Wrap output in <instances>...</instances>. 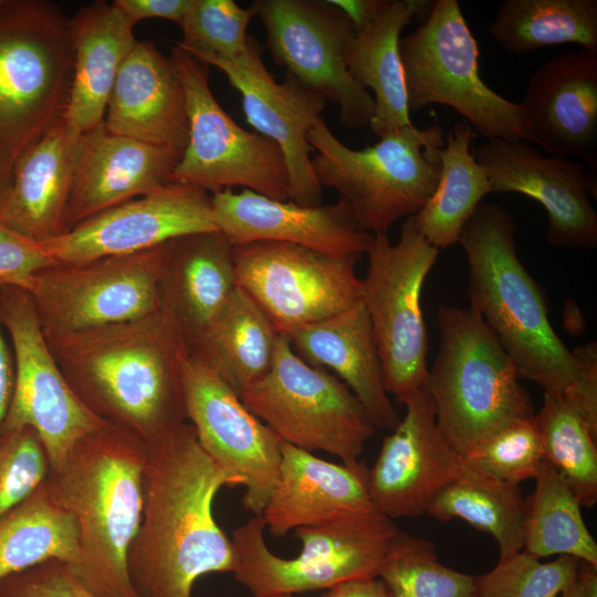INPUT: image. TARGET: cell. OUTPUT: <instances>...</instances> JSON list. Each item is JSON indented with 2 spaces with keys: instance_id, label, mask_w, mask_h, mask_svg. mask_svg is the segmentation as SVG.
<instances>
[{
  "instance_id": "7bdbcfd3",
  "label": "cell",
  "mask_w": 597,
  "mask_h": 597,
  "mask_svg": "<svg viewBox=\"0 0 597 597\" xmlns=\"http://www.w3.org/2000/svg\"><path fill=\"white\" fill-rule=\"evenodd\" d=\"M49 473V457L34 429L0 430V517L43 484Z\"/></svg>"
},
{
  "instance_id": "74e56055",
  "label": "cell",
  "mask_w": 597,
  "mask_h": 597,
  "mask_svg": "<svg viewBox=\"0 0 597 597\" xmlns=\"http://www.w3.org/2000/svg\"><path fill=\"white\" fill-rule=\"evenodd\" d=\"M534 419L545 461L565 480L579 504L597 503V434L561 395L544 394Z\"/></svg>"
},
{
  "instance_id": "bcb514c9",
  "label": "cell",
  "mask_w": 597,
  "mask_h": 597,
  "mask_svg": "<svg viewBox=\"0 0 597 597\" xmlns=\"http://www.w3.org/2000/svg\"><path fill=\"white\" fill-rule=\"evenodd\" d=\"M572 354L578 364V376L561 396L597 434V344L589 342L574 348Z\"/></svg>"
},
{
  "instance_id": "f907efd6",
  "label": "cell",
  "mask_w": 597,
  "mask_h": 597,
  "mask_svg": "<svg viewBox=\"0 0 597 597\" xmlns=\"http://www.w3.org/2000/svg\"><path fill=\"white\" fill-rule=\"evenodd\" d=\"M333 2L348 14L357 31L387 3V0H333Z\"/></svg>"
},
{
  "instance_id": "1f68e13d",
  "label": "cell",
  "mask_w": 597,
  "mask_h": 597,
  "mask_svg": "<svg viewBox=\"0 0 597 597\" xmlns=\"http://www.w3.org/2000/svg\"><path fill=\"white\" fill-rule=\"evenodd\" d=\"M279 336L269 317L238 286L210 326L188 346L240 397L269 371Z\"/></svg>"
},
{
  "instance_id": "9c48e42d",
  "label": "cell",
  "mask_w": 597,
  "mask_h": 597,
  "mask_svg": "<svg viewBox=\"0 0 597 597\" xmlns=\"http://www.w3.org/2000/svg\"><path fill=\"white\" fill-rule=\"evenodd\" d=\"M399 51L409 112L442 104L486 139L530 142L522 104L482 80L479 45L457 0L434 1L425 22L400 39Z\"/></svg>"
},
{
  "instance_id": "f546056e",
  "label": "cell",
  "mask_w": 597,
  "mask_h": 597,
  "mask_svg": "<svg viewBox=\"0 0 597 597\" xmlns=\"http://www.w3.org/2000/svg\"><path fill=\"white\" fill-rule=\"evenodd\" d=\"M433 2L387 0L347 42L343 59L350 77L375 95L369 122L379 138L412 125L408 108L399 42L400 33L416 15L429 13Z\"/></svg>"
},
{
  "instance_id": "6da1fadb",
  "label": "cell",
  "mask_w": 597,
  "mask_h": 597,
  "mask_svg": "<svg viewBox=\"0 0 597 597\" xmlns=\"http://www.w3.org/2000/svg\"><path fill=\"white\" fill-rule=\"evenodd\" d=\"M233 480L184 422L149 442L144 505L126 570L136 597H191L209 573H232L231 538L213 516V501Z\"/></svg>"
},
{
  "instance_id": "ee69618b",
  "label": "cell",
  "mask_w": 597,
  "mask_h": 597,
  "mask_svg": "<svg viewBox=\"0 0 597 597\" xmlns=\"http://www.w3.org/2000/svg\"><path fill=\"white\" fill-rule=\"evenodd\" d=\"M0 597H97L73 574L70 565L50 559L0 580Z\"/></svg>"
},
{
  "instance_id": "44dd1931",
  "label": "cell",
  "mask_w": 597,
  "mask_h": 597,
  "mask_svg": "<svg viewBox=\"0 0 597 597\" xmlns=\"http://www.w3.org/2000/svg\"><path fill=\"white\" fill-rule=\"evenodd\" d=\"M406 411L383 440L368 469L373 505L391 520L427 513L436 495L462 469L460 454L441 433L422 387L402 402Z\"/></svg>"
},
{
  "instance_id": "e575fe53",
  "label": "cell",
  "mask_w": 597,
  "mask_h": 597,
  "mask_svg": "<svg viewBox=\"0 0 597 597\" xmlns=\"http://www.w3.org/2000/svg\"><path fill=\"white\" fill-rule=\"evenodd\" d=\"M527 498L519 485L488 476L462 464L457 476L432 500L427 513L439 521L460 519L490 534L500 558L524 546Z\"/></svg>"
},
{
  "instance_id": "277c9868",
  "label": "cell",
  "mask_w": 597,
  "mask_h": 597,
  "mask_svg": "<svg viewBox=\"0 0 597 597\" xmlns=\"http://www.w3.org/2000/svg\"><path fill=\"white\" fill-rule=\"evenodd\" d=\"M515 222L503 207L480 203L463 227L470 310L490 328L521 378L563 395L578 376L572 350L553 329L545 296L517 255Z\"/></svg>"
},
{
  "instance_id": "7c38bea8",
  "label": "cell",
  "mask_w": 597,
  "mask_h": 597,
  "mask_svg": "<svg viewBox=\"0 0 597 597\" xmlns=\"http://www.w3.org/2000/svg\"><path fill=\"white\" fill-rule=\"evenodd\" d=\"M181 78L188 116V142L170 184L207 192L243 187L272 199L289 200L284 156L270 138L238 125L209 85L208 65L178 45L169 55Z\"/></svg>"
},
{
  "instance_id": "8992f818",
  "label": "cell",
  "mask_w": 597,
  "mask_h": 597,
  "mask_svg": "<svg viewBox=\"0 0 597 597\" xmlns=\"http://www.w3.org/2000/svg\"><path fill=\"white\" fill-rule=\"evenodd\" d=\"M446 130L438 124L400 128L363 149L343 144L321 117L306 135L317 154L312 168L321 187L335 189L360 230L387 233L418 213L432 196L441 169Z\"/></svg>"
},
{
  "instance_id": "484cf974",
  "label": "cell",
  "mask_w": 597,
  "mask_h": 597,
  "mask_svg": "<svg viewBox=\"0 0 597 597\" xmlns=\"http://www.w3.org/2000/svg\"><path fill=\"white\" fill-rule=\"evenodd\" d=\"M277 480L260 515L271 535L283 537L343 513L375 509L364 462H329L281 440Z\"/></svg>"
},
{
  "instance_id": "836d02e7",
  "label": "cell",
  "mask_w": 597,
  "mask_h": 597,
  "mask_svg": "<svg viewBox=\"0 0 597 597\" xmlns=\"http://www.w3.org/2000/svg\"><path fill=\"white\" fill-rule=\"evenodd\" d=\"M78 557V524L46 481L0 517V580L50 559L73 568Z\"/></svg>"
},
{
  "instance_id": "c3c4849f",
  "label": "cell",
  "mask_w": 597,
  "mask_h": 597,
  "mask_svg": "<svg viewBox=\"0 0 597 597\" xmlns=\"http://www.w3.org/2000/svg\"><path fill=\"white\" fill-rule=\"evenodd\" d=\"M2 328L0 322V429L12 398L15 379L13 353L9 348Z\"/></svg>"
},
{
  "instance_id": "52a82bcc",
  "label": "cell",
  "mask_w": 597,
  "mask_h": 597,
  "mask_svg": "<svg viewBox=\"0 0 597 597\" xmlns=\"http://www.w3.org/2000/svg\"><path fill=\"white\" fill-rule=\"evenodd\" d=\"M71 18L46 0H0V155L15 161L65 113Z\"/></svg>"
},
{
  "instance_id": "b9f144b4",
  "label": "cell",
  "mask_w": 597,
  "mask_h": 597,
  "mask_svg": "<svg viewBox=\"0 0 597 597\" xmlns=\"http://www.w3.org/2000/svg\"><path fill=\"white\" fill-rule=\"evenodd\" d=\"M579 563L570 556L543 563L522 549L475 576L474 597H557L577 578Z\"/></svg>"
},
{
  "instance_id": "9a60e30c",
  "label": "cell",
  "mask_w": 597,
  "mask_h": 597,
  "mask_svg": "<svg viewBox=\"0 0 597 597\" xmlns=\"http://www.w3.org/2000/svg\"><path fill=\"white\" fill-rule=\"evenodd\" d=\"M356 261L284 242L234 245L238 286L285 336L360 302Z\"/></svg>"
},
{
  "instance_id": "60d3db41",
  "label": "cell",
  "mask_w": 597,
  "mask_h": 597,
  "mask_svg": "<svg viewBox=\"0 0 597 597\" xmlns=\"http://www.w3.org/2000/svg\"><path fill=\"white\" fill-rule=\"evenodd\" d=\"M461 462L469 469L515 485L535 479L545 455L534 416L512 421L478 442L461 454Z\"/></svg>"
},
{
  "instance_id": "d590c367",
  "label": "cell",
  "mask_w": 597,
  "mask_h": 597,
  "mask_svg": "<svg viewBox=\"0 0 597 597\" xmlns=\"http://www.w3.org/2000/svg\"><path fill=\"white\" fill-rule=\"evenodd\" d=\"M490 34L504 50L517 54L567 43L597 51V1L504 0Z\"/></svg>"
},
{
  "instance_id": "d4e9b609",
  "label": "cell",
  "mask_w": 597,
  "mask_h": 597,
  "mask_svg": "<svg viewBox=\"0 0 597 597\" xmlns=\"http://www.w3.org/2000/svg\"><path fill=\"white\" fill-rule=\"evenodd\" d=\"M114 134L184 153L186 95L178 70L153 42L137 41L124 60L104 117Z\"/></svg>"
},
{
  "instance_id": "ba28073f",
  "label": "cell",
  "mask_w": 597,
  "mask_h": 597,
  "mask_svg": "<svg viewBox=\"0 0 597 597\" xmlns=\"http://www.w3.org/2000/svg\"><path fill=\"white\" fill-rule=\"evenodd\" d=\"M265 524L253 515L232 532L234 579L253 597L329 589L341 583L377 577L379 565L399 532L376 509L353 511L294 530L302 549L292 558L273 554Z\"/></svg>"
},
{
  "instance_id": "d6a6232c",
  "label": "cell",
  "mask_w": 597,
  "mask_h": 597,
  "mask_svg": "<svg viewBox=\"0 0 597 597\" xmlns=\"http://www.w3.org/2000/svg\"><path fill=\"white\" fill-rule=\"evenodd\" d=\"M473 132L465 121L446 132L436 189L422 209L411 216L416 230L437 249L459 242L463 227L491 193L485 170L471 151Z\"/></svg>"
},
{
  "instance_id": "4fadbf2b",
  "label": "cell",
  "mask_w": 597,
  "mask_h": 597,
  "mask_svg": "<svg viewBox=\"0 0 597 597\" xmlns=\"http://www.w3.org/2000/svg\"><path fill=\"white\" fill-rule=\"evenodd\" d=\"M170 241L133 254L38 272L27 291L46 337L136 320L163 306Z\"/></svg>"
},
{
  "instance_id": "816d5d0a",
  "label": "cell",
  "mask_w": 597,
  "mask_h": 597,
  "mask_svg": "<svg viewBox=\"0 0 597 597\" xmlns=\"http://www.w3.org/2000/svg\"><path fill=\"white\" fill-rule=\"evenodd\" d=\"M577 578L580 582L587 597H597V567L596 566L580 561Z\"/></svg>"
},
{
  "instance_id": "7a4b0ae2",
  "label": "cell",
  "mask_w": 597,
  "mask_h": 597,
  "mask_svg": "<svg viewBox=\"0 0 597 597\" xmlns=\"http://www.w3.org/2000/svg\"><path fill=\"white\" fill-rule=\"evenodd\" d=\"M46 339L70 387L97 417L148 443L187 421L189 346L164 308Z\"/></svg>"
},
{
  "instance_id": "cb8c5ba5",
  "label": "cell",
  "mask_w": 597,
  "mask_h": 597,
  "mask_svg": "<svg viewBox=\"0 0 597 597\" xmlns=\"http://www.w3.org/2000/svg\"><path fill=\"white\" fill-rule=\"evenodd\" d=\"M182 151L111 133L104 122L81 135L66 209L67 231L104 210L170 184Z\"/></svg>"
},
{
  "instance_id": "83f0119b",
  "label": "cell",
  "mask_w": 597,
  "mask_h": 597,
  "mask_svg": "<svg viewBox=\"0 0 597 597\" xmlns=\"http://www.w3.org/2000/svg\"><path fill=\"white\" fill-rule=\"evenodd\" d=\"M286 337L303 360L336 373L376 428L397 427L400 418L385 389L377 343L362 301L338 314L295 328Z\"/></svg>"
},
{
  "instance_id": "f35d334b",
  "label": "cell",
  "mask_w": 597,
  "mask_h": 597,
  "mask_svg": "<svg viewBox=\"0 0 597 597\" xmlns=\"http://www.w3.org/2000/svg\"><path fill=\"white\" fill-rule=\"evenodd\" d=\"M377 577L390 597L475 595V576L444 566L432 542L400 530L379 565Z\"/></svg>"
},
{
  "instance_id": "8d00e7d4",
  "label": "cell",
  "mask_w": 597,
  "mask_h": 597,
  "mask_svg": "<svg viewBox=\"0 0 597 597\" xmlns=\"http://www.w3.org/2000/svg\"><path fill=\"white\" fill-rule=\"evenodd\" d=\"M527 498L523 551L537 557L570 556L597 567V544L577 498L546 461Z\"/></svg>"
},
{
  "instance_id": "f1b7e54d",
  "label": "cell",
  "mask_w": 597,
  "mask_h": 597,
  "mask_svg": "<svg viewBox=\"0 0 597 597\" xmlns=\"http://www.w3.org/2000/svg\"><path fill=\"white\" fill-rule=\"evenodd\" d=\"M237 287L234 245L223 233L199 232L170 241L161 308L188 344L210 326Z\"/></svg>"
},
{
  "instance_id": "f5cc1de1",
  "label": "cell",
  "mask_w": 597,
  "mask_h": 597,
  "mask_svg": "<svg viewBox=\"0 0 597 597\" xmlns=\"http://www.w3.org/2000/svg\"><path fill=\"white\" fill-rule=\"evenodd\" d=\"M14 161L0 155V208L10 189Z\"/></svg>"
},
{
  "instance_id": "681fc988",
  "label": "cell",
  "mask_w": 597,
  "mask_h": 597,
  "mask_svg": "<svg viewBox=\"0 0 597 597\" xmlns=\"http://www.w3.org/2000/svg\"><path fill=\"white\" fill-rule=\"evenodd\" d=\"M322 597H390L377 577L355 578L326 590Z\"/></svg>"
},
{
  "instance_id": "ab89813d",
  "label": "cell",
  "mask_w": 597,
  "mask_h": 597,
  "mask_svg": "<svg viewBox=\"0 0 597 597\" xmlns=\"http://www.w3.org/2000/svg\"><path fill=\"white\" fill-rule=\"evenodd\" d=\"M254 17L232 0H191L180 28V49L205 63L216 59L233 62L243 56L251 41L247 29Z\"/></svg>"
},
{
  "instance_id": "5bb4252c",
  "label": "cell",
  "mask_w": 597,
  "mask_h": 597,
  "mask_svg": "<svg viewBox=\"0 0 597 597\" xmlns=\"http://www.w3.org/2000/svg\"><path fill=\"white\" fill-rule=\"evenodd\" d=\"M0 322L11 339L15 366L13 394L0 430L34 429L54 469L82 437L106 420L90 411L70 387L27 290L0 285Z\"/></svg>"
},
{
  "instance_id": "4dcf8cb0",
  "label": "cell",
  "mask_w": 597,
  "mask_h": 597,
  "mask_svg": "<svg viewBox=\"0 0 597 597\" xmlns=\"http://www.w3.org/2000/svg\"><path fill=\"white\" fill-rule=\"evenodd\" d=\"M133 28L104 0L80 8L71 18L74 70L63 118L78 135L104 122L117 73L137 42Z\"/></svg>"
},
{
  "instance_id": "4316f807",
  "label": "cell",
  "mask_w": 597,
  "mask_h": 597,
  "mask_svg": "<svg viewBox=\"0 0 597 597\" xmlns=\"http://www.w3.org/2000/svg\"><path fill=\"white\" fill-rule=\"evenodd\" d=\"M81 135L56 122L15 159L0 222L43 244L67 232L66 209Z\"/></svg>"
},
{
  "instance_id": "11a10c76",
  "label": "cell",
  "mask_w": 597,
  "mask_h": 597,
  "mask_svg": "<svg viewBox=\"0 0 597 597\" xmlns=\"http://www.w3.org/2000/svg\"><path fill=\"white\" fill-rule=\"evenodd\" d=\"M263 597H295V596L290 595V594H275V595H269V596H263Z\"/></svg>"
},
{
  "instance_id": "603a6c76",
  "label": "cell",
  "mask_w": 597,
  "mask_h": 597,
  "mask_svg": "<svg viewBox=\"0 0 597 597\" xmlns=\"http://www.w3.org/2000/svg\"><path fill=\"white\" fill-rule=\"evenodd\" d=\"M530 142L549 155L575 156L596 166L597 51L582 49L543 63L521 103Z\"/></svg>"
},
{
  "instance_id": "30bf717a",
  "label": "cell",
  "mask_w": 597,
  "mask_h": 597,
  "mask_svg": "<svg viewBox=\"0 0 597 597\" xmlns=\"http://www.w3.org/2000/svg\"><path fill=\"white\" fill-rule=\"evenodd\" d=\"M240 399L279 440L324 451L348 465L359 462L376 430L353 391L325 368L303 360L284 335L269 371Z\"/></svg>"
},
{
  "instance_id": "3957f363",
  "label": "cell",
  "mask_w": 597,
  "mask_h": 597,
  "mask_svg": "<svg viewBox=\"0 0 597 597\" xmlns=\"http://www.w3.org/2000/svg\"><path fill=\"white\" fill-rule=\"evenodd\" d=\"M148 446L105 421L50 469L52 494L78 524L80 557L71 569L97 597H136L126 559L142 521Z\"/></svg>"
},
{
  "instance_id": "5b68a950",
  "label": "cell",
  "mask_w": 597,
  "mask_h": 597,
  "mask_svg": "<svg viewBox=\"0 0 597 597\" xmlns=\"http://www.w3.org/2000/svg\"><path fill=\"white\" fill-rule=\"evenodd\" d=\"M439 349L428 368L437 425L460 454L517 419L535 415L516 366L470 308L440 305Z\"/></svg>"
},
{
  "instance_id": "2e32d148",
  "label": "cell",
  "mask_w": 597,
  "mask_h": 597,
  "mask_svg": "<svg viewBox=\"0 0 597 597\" xmlns=\"http://www.w3.org/2000/svg\"><path fill=\"white\" fill-rule=\"evenodd\" d=\"M250 7L265 28L274 62L338 104L345 128L367 126L374 97L350 77L343 59L345 45L356 33L348 14L333 0H255Z\"/></svg>"
},
{
  "instance_id": "e0dca14e",
  "label": "cell",
  "mask_w": 597,
  "mask_h": 597,
  "mask_svg": "<svg viewBox=\"0 0 597 597\" xmlns=\"http://www.w3.org/2000/svg\"><path fill=\"white\" fill-rule=\"evenodd\" d=\"M187 421L203 451L235 486L243 507L261 515L276 483L280 440L202 359L191 354L184 366Z\"/></svg>"
},
{
  "instance_id": "d6986e66",
  "label": "cell",
  "mask_w": 597,
  "mask_h": 597,
  "mask_svg": "<svg viewBox=\"0 0 597 597\" xmlns=\"http://www.w3.org/2000/svg\"><path fill=\"white\" fill-rule=\"evenodd\" d=\"M472 153L485 170L491 192L521 193L544 208L551 245H597V213L590 202L596 193L595 167L587 171L584 163L543 155L520 139H486Z\"/></svg>"
},
{
  "instance_id": "f6af8a7d",
  "label": "cell",
  "mask_w": 597,
  "mask_h": 597,
  "mask_svg": "<svg viewBox=\"0 0 597 597\" xmlns=\"http://www.w3.org/2000/svg\"><path fill=\"white\" fill-rule=\"evenodd\" d=\"M55 264L41 244L0 222V285L27 290L38 272Z\"/></svg>"
},
{
  "instance_id": "7dc6e473",
  "label": "cell",
  "mask_w": 597,
  "mask_h": 597,
  "mask_svg": "<svg viewBox=\"0 0 597 597\" xmlns=\"http://www.w3.org/2000/svg\"><path fill=\"white\" fill-rule=\"evenodd\" d=\"M112 3L134 27L148 18L166 19L180 24L191 0H115Z\"/></svg>"
},
{
  "instance_id": "8fae6325",
  "label": "cell",
  "mask_w": 597,
  "mask_h": 597,
  "mask_svg": "<svg viewBox=\"0 0 597 597\" xmlns=\"http://www.w3.org/2000/svg\"><path fill=\"white\" fill-rule=\"evenodd\" d=\"M438 253L411 217L405 219L396 243L387 233H376L367 251L360 301L377 343L385 389L400 404L426 381L428 334L420 300Z\"/></svg>"
},
{
  "instance_id": "7402d4cb",
  "label": "cell",
  "mask_w": 597,
  "mask_h": 597,
  "mask_svg": "<svg viewBox=\"0 0 597 597\" xmlns=\"http://www.w3.org/2000/svg\"><path fill=\"white\" fill-rule=\"evenodd\" d=\"M211 206L217 230L233 245L274 241L358 259L374 239L359 229L350 206L342 198L331 205L304 207L248 189H224L211 195Z\"/></svg>"
},
{
  "instance_id": "ac0fdd59",
  "label": "cell",
  "mask_w": 597,
  "mask_h": 597,
  "mask_svg": "<svg viewBox=\"0 0 597 597\" xmlns=\"http://www.w3.org/2000/svg\"><path fill=\"white\" fill-rule=\"evenodd\" d=\"M211 209L206 190L169 184L90 217L41 245L59 264L133 254L188 234L218 231Z\"/></svg>"
},
{
  "instance_id": "db71d44e",
  "label": "cell",
  "mask_w": 597,
  "mask_h": 597,
  "mask_svg": "<svg viewBox=\"0 0 597 597\" xmlns=\"http://www.w3.org/2000/svg\"><path fill=\"white\" fill-rule=\"evenodd\" d=\"M559 597H587L584 588L576 578L561 595Z\"/></svg>"
},
{
  "instance_id": "ffe728a7",
  "label": "cell",
  "mask_w": 597,
  "mask_h": 597,
  "mask_svg": "<svg viewBox=\"0 0 597 597\" xmlns=\"http://www.w3.org/2000/svg\"><path fill=\"white\" fill-rule=\"evenodd\" d=\"M261 52L251 38L247 53L239 60L211 59L205 64L224 73L241 94L248 124L281 149L287 169L289 200L304 207L321 206L323 188L312 168V147L306 135L322 117L326 100L287 72L284 82L277 83L266 70Z\"/></svg>"
}]
</instances>
